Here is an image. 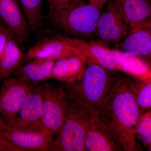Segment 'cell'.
<instances>
[{"label": "cell", "mask_w": 151, "mask_h": 151, "mask_svg": "<svg viewBox=\"0 0 151 151\" xmlns=\"http://www.w3.org/2000/svg\"><path fill=\"white\" fill-rule=\"evenodd\" d=\"M111 52L119 70L142 80L150 79V67L147 63L124 51L111 50Z\"/></svg>", "instance_id": "cell-19"}, {"label": "cell", "mask_w": 151, "mask_h": 151, "mask_svg": "<svg viewBox=\"0 0 151 151\" xmlns=\"http://www.w3.org/2000/svg\"><path fill=\"white\" fill-rule=\"evenodd\" d=\"M49 12L68 8L80 3L86 2L85 0H47Z\"/></svg>", "instance_id": "cell-23"}, {"label": "cell", "mask_w": 151, "mask_h": 151, "mask_svg": "<svg viewBox=\"0 0 151 151\" xmlns=\"http://www.w3.org/2000/svg\"><path fill=\"white\" fill-rule=\"evenodd\" d=\"M90 119L89 110L68 94L63 124L54 139L52 151H85L84 142Z\"/></svg>", "instance_id": "cell-3"}, {"label": "cell", "mask_w": 151, "mask_h": 151, "mask_svg": "<svg viewBox=\"0 0 151 151\" xmlns=\"http://www.w3.org/2000/svg\"><path fill=\"white\" fill-rule=\"evenodd\" d=\"M81 54L72 41V38L53 36L41 39L31 47L26 53L27 59L57 60L75 54Z\"/></svg>", "instance_id": "cell-10"}, {"label": "cell", "mask_w": 151, "mask_h": 151, "mask_svg": "<svg viewBox=\"0 0 151 151\" xmlns=\"http://www.w3.org/2000/svg\"><path fill=\"white\" fill-rule=\"evenodd\" d=\"M27 21L29 29L38 31L42 24V6L44 0H17Z\"/></svg>", "instance_id": "cell-20"}, {"label": "cell", "mask_w": 151, "mask_h": 151, "mask_svg": "<svg viewBox=\"0 0 151 151\" xmlns=\"http://www.w3.org/2000/svg\"><path fill=\"white\" fill-rule=\"evenodd\" d=\"M130 29L114 1L108 3L101 13L97 22L96 32L103 40L118 42L127 35Z\"/></svg>", "instance_id": "cell-11"}, {"label": "cell", "mask_w": 151, "mask_h": 151, "mask_svg": "<svg viewBox=\"0 0 151 151\" xmlns=\"http://www.w3.org/2000/svg\"><path fill=\"white\" fill-rule=\"evenodd\" d=\"M101 9L86 2L70 7L48 12L50 21L66 32L89 36L96 32Z\"/></svg>", "instance_id": "cell-4"}, {"label": "cell", "mask_w": 151, "mask_h": 151, "mask_svg": "<svg viewBox=\"0 0 151 151\" xmlns=\"http://www.w3.org/2000/svg\"><path fill=\"white\" fill-rule=\"evenodd\" d=\"M42 114L41 84H36L26 98L15 118L11 120L0 118L5 124L14 128L44 132L51 135L44 128Z\"/></svg>", "instance_id": "cell-7"}, {"label": "cell", "mask_w": 151, "mask_h": 151, "mask_svg": "<svg viewBox=\"0 0 151 151\" xmlns=\"http://www.w3.org/2000/svg\"><path fill=\"white\" fill-rule=\"evenodd\" d=\"M0 26L10 32L18 43L27 41L29 28L17 0H0Z\"/></svg>", "instance_id": "cell-12"}, {"label": "cell", "mask_w": 151, "mask_h": 151, "mask_svg": "<svg viewBox=\"0 0 151 151\" xmlns=\"http://www.w3.org/2000/svg\"><path fill=\"white\" fill-rule=\"evenodd\" d=\"M89 111L91 119L85 137V151H123L109 112L104 108Z\"/></svg>", "instance_id": "cell-5"}, {"label": "cell", "mask_w": 151, "mask_h": 151, "mask_svg": "<svg viewBox=\"0 0 151 151\" xmlns=\"http://www.w3.org/2000/svg\"><path fill=\"white\" fill-rule=\"evenodd\" d=\"M139 87L133 82L134 93L136 101L140 109H148L151 106V83L150 79L143 80Z\"/></svg>", "instance_id": "cell-21"}, {"label": "cell", "mask_w": 151, "mask_h": 151, "mask_svg": "<svg viewBox=\"0 0 151 151\" xmlns=\"http://www.w3.org/2000/svg\"><path fill=\"white\" fill-rule=\"evenodd\" d=\"M36 84L15 77L5 79L0 89V117L5 120L15 118Z\"/></svg>", "instance_id": "cell-8"}, {"label": "cell", "mask_w": 151, "mask_h": 151, "mask_svg": "<svg viewBox=\"0 0 151 151\" xmlns=\"http://www.w3.org/2000/svg\"><path fill=\"white\" fill-rule=\"evenodd\" d=\"M86 58L84 55L75 54L57 60L52 70V78L70 83L82 77Z\"/></svg>", "instance_id": "cell-15"}, {"label": "cell", "mask_w": 151, "mask_h": 151, "mask_svg": "<svg viewBox=\"0 0 151 151\" xmlns=\"http://www.w3.org/2000/svg\"><path fill=\"white\" fill-rule=\"evenodd\" d=\"M0 137L25 151H52L54 138L44 132L20 129L5 124L0 118Z\"/></svg>", "instance_id": "cell-9"}, {"label": "cell", "mask_w": 151, "mask_h": 151, "mask_svg": "<svg viewBox=\"0 0 151 151\" xmlns=\"http://www.w3.org/2000/svg\"><path fill=\"white\" fill-rule=\"evenodd\" d=\"M136 134L139 136L145 145L151 146V110L141 115L138 121L135 131Z\"/></svg>", "instance_id": "cell-22"}, {"label": "cell", "mask_w": 151, "mask_h": 151, "mask_svg": "<svg viewBox=\"0 0 151 151\" xmlns=\"http://www.w3.org/2000/svg\"><path fill=\"white\" fill-rule=\"evenodd\" d=\"M12 38L15 39L10 32L0 26V55L5 48L9 40Z\"/></svg>", "instance_id": "cell-24"}, {"label": "cell", "mask_w": 151, "mask_h": 151, "mask_svg": "<svg viewBox=\"0 0 151 151\" xmlns=\"http://www.w3.org/2000/svg\"><path fill=\"white\" fill-rule=\"evenodd\" d=\"M18 42L14 38H11L0 55V80L10 77L23 65L26 54L22 50Z\"/></svg>", "instance_id": "cell-18"}, {"label": "cell", "mask_w": 151, "mask_h": 151, "mask_svg": "<svg viewBox=\"0 0 151 151\" xmlns=\"http://www.w3.org/2000/svg\"><path fill=\"white\" fill-rule=\"evenodd\" d=\"M57 60L34 59L22 65L13 73L22 81L38 84L52 78V70Z\"/></svg>", "instance_id": "cell-16"}, {"label": "cell", "mask_w": 151, "mask_h": 151, "mask_svg": "<svg viewBox=\"0 0 151 151\" xmlns=\"http://www.w3.org/2000/svg\"><path fill=\"white\" fill-rule=\"evenodd\" d=\"M86 2L97 7L100 9H102L108 2L109 0H85Z\"/></svg>", "instance_id": "cell-26"}, {"label": "cell", "mask_w": 151, "mask_h": 151, "mask_svg": "<svg viewBox=\"0 0 151 151\" xmlns=\"http://www.w3.org/2000/svg\"><path fill=\"white\" fill-rule=\"evenodd\" d=\"M74 46L86 57L90 63L101 65L108 70H119L111 52V50L103 44L96 42H86L73 38Z\"/></svg>", "instance_id": "cell-14"}, {"label": "cell", "mask_w": 151, "mask_h": 151, "mask_svg": "<svg viewBox=\"0 0 151 151\" xmlns=\"http://www.w3.org/2000/svg\"><path fill=\"white\" fill-rule=\"evenodd\" d=\"M0 151H25L6 138L0 137Z\"/></svg>", "instance_id": "cell-25"}, {"label": "cell", "mask_w": 151, "mask_h": 151, "mask_svg": "<svg viewBox=\"0 0 151 151\" xmlns=\"http://www.w3.org/2000/svg\"><path fill=\"white\" fill-rule=\"evenodd\" d=\"M130 28L151 29V0H113Z\"/></svg>", "instance_id": "cell-13"}, {"label": "cell", "mask_w": 151, "mask_h": 151, "mask_svg": "<svg viewBox=\"0 0 151 151\" xmlns=\"http://www.w3.org/2000/svg\"><path fill=\"white\" fill-rule=\"evenodd\" d=\"M108 70L90 63L80 79L65 83L63 87L71 99L89 111L100 109L116 81H113Z\"/></svg>", "instance_id": "cell-2"}, {"label": "cell", "mask_w": 151, "mask_h": 151, "mask_svg": "<svg viewBox=\"0 0 151 151\" xmlns=\"http://www.w3.org/2000/svg\"><path fill=\"white\" fill-rule=\"evenodd\" d=\"M128 33L129 35L121 44L123 51L138 57L150 56L151 29L131 27Z\"/></svg>", "instance_id": "cell-17"}, {"label": "cell", "mask_w": 151, "mask_h": 151, "mask_svg": "<svg viewBox=\"0 0 151 151\" xmlns=\"http://www.w3.org/2000/svg\"><path fill=\"white\" fill-rule=\"evenodd\" d=\"M42 124L52 137L62 127L67 106L68 94L64 87L49 82L41 83Z\"/></svg>", "instance_id": "cell-6"}, {"label": "cell", "mask_w": 151, "mask_h": 151, "mask_svg": "<svg viewBox=\"0 0 151 151\" xmlns=\"http://www.w3.org/2000/svg\"><path fill=\"white\" fill-rule=\"evenodd\" d=\"M103 108L110 113L123 151L137 150L135 131L141 114L135 98L133 81L124 77L117 79Z\"/></svg>", "instance_id": "cell-1"}]
</instances>
